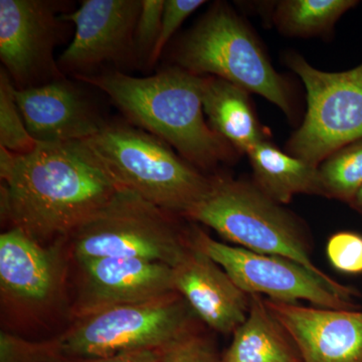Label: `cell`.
<instances>
[{"mask_svg": "<svg viewBox=\"0 0 362 362\" xmlns=\"http://www.w3.org/2000/svg\"><path fill=\"white\" fill-rule=\"evenodd\" d=\"M1 218L40 244L66 239L120 190L85 141L40 143L18 156L0 146Z\"/></svg>", "mask_w": 362, "mask_h": 362, "instance_id": "obj_1", "label": "cell"}, {"mask_svg": "<svg viewBox=\"0 0 362 362\" xmlns=\"http://www.w3.org/2000/svg\"><path fill=\"white\" fill-rule=\"evenodd\" d=\"M77 77L103 90L131 124L168 143L199 170L239 156L204 119L202 76L175 66L146 78L119 71Z\"/></svg>", "mask_w": 362, "mask_h": 362, "instance_id": "obj_2", "label": "cell"}, {"mask_svg": "<svg viewBox=\"0 0 362 362\" xmlns=\"http://www.w3.org/2000/svg\"><path fill=\"white\" fill-rule=\"evenodd\" d=\"M199 317L180 293L73 319L58 337L37 342L40 362L98 358L168 349L199 331Z\"/></svg>", "mask_w": 362, "mask_h": 362, "instance_id": "obj_3", "label": "cell"}, {"mask_svg": "<svg viewBox=\"0 0 362 362\" xmlns=\"http://www.w3.org/2000/svg\"><path fill=\"white\" fill-rule=\"evenodd\" d=\"M120 189L185 216L211 189L207 176L168 143L130 124L106 123L85 140Z\"/></svg>", "mask_w": 362, "mask_h": 362, "instance_id": "obj_4", "label": "cell"}, {"mask_svg": "<svg viewBox=\"0 0 362 362\" xmlns=\"http://www.w3.org/2000/svg\"><path fill=\"white\" fill-rule=\"evenodd\" d=\"M173 59L194 75L221 78L265 98L289 118L296 114L291 83L272 66L251 28L225 2L211 6L182 35Z\"/></svg>", "mask_w": 362, "mask_h": 362, "instance_id": "obj_5", "label": "cell"}, {"mask_svg": "<svg viewBox=\"0 0 362 362\" xmlns=\"http://www.w3.org/2000/svg\"><path fill=\"white\" fill-rule=\"evenodd\" d=\"M201 223L238 246L292 259L329 282H337L314 264L303 223L254 182L214 176L206 197L183 216Z\"/></svg>", "mask_w": 362, "mask_h": 362, "instance_id": "obj_6", "label": "cell"}, {"mask_svg": "<svg viewBox=\"0 0 362 362\" xmlns=\"http://www.w3.org/2000/svg\"><path fill=\"white\" fill-rule=\"evenodd\" d=\"M182 216L120 189L101 213L66 237L71 259L129 258L175 268L192 247Z\"/></svg>", "mask_w": 362, "mask_h": 362, "instance_id": "obj_7", "label": "cell"}, {"mask_svg": "<svg viewBox=\"0 0 362 362\" xmlns=\"http://www.w3.org/2000/svg\"><path fill=\"white\" fill-rule=\"evenodd\" d=\"M286 64L306 89L303 123L286 143V152L314 166L338 149L362 139V64L351 70H317L295 52Z\"/></svg>", "mask_w": 362, "mask_h": 362, "instance_id": "obj_8", "label": "cell"}, {"mask_svg": "<svg viewBox=\"0 0 362 362\" xmlns=\"http://www.w3.org/2000/svg\"><path fill=\"white\" fill-rule=\"evenodd\" d=\"M192 244L220 265L247 295H267L285 303L310 302L334 310H359L354 288L329 282L292 259L259 254L214 240L197 226L192 228Z\"/></svg>", "mask_w": 362, "mask_h": 362, "instance_id": "obj_9", "label": "cell"}, {"mask_svg": "<svg viewBox=\"0 0 362 362\" xmlns=\"http://www.w3.org/2000/svg\"><path fill=\"white\" fill-rule=\"evenodd\" d=\"M66 240L40 244L18 228L0 235L1 310L16 322L37 323L68 297L69 259Z\"/></svg>", "mask_w": 362, "mask_h": 362, "instance_id": "obj_10", "label": "cell"}, {"mask_svg": "<svg viewBox=\"0 0 362 362\" xmlns=\"http://www.w3.org/2000/svg\"><path fill=\"white\" fill-rule=\"evenodd\" d=\"M59 21L51 2L0 1V59L18 89L62 80L52 58Z\"/></svg>", "mask_w": 362, "mask_h": 362, "instance_id": "obj_11", "label": "cell"}, {"mask_svg": "<svg viewBox=\"0 0 362 362\" xmlns=\"http://www.w3.org/2000/svg\"><path fill=\"white\" fill-rule=\"evenodd\" d=\"M77 265L70 319L94 312L149 301L176 292L173 268L129 258L73 259Z\"/></svg>", "mask_w": 362, "mask_h": 362, "instance_id": "obj_12", "label": "cell"}, {"mask_svg": "<svg viewBox=\"0 0 362 362\" xmlns=\"http://www.w3.org/2000/svg\"><path fill=\"white\" fill-rule=\"evenodd\" d=\"M142 0H86L77 11L59 16L76 33L59 57V70L86 75L104 64L119 63L135 49V30Z\"/></svg>", "mask_w": 362, "mask_h": 362, "instance_id": "obj_13", "label": "cell"}, {"mask_svg": "<svg viewBox=\"0 0 362 362\" xmlns=\"http://www.w3.org/2000/svg\"><path fill=\"white\" fill-rule=\"evenodd\" d=\"M264 301L304 362H362V311Z\"/></svg>", "mask_w": 362, "mask_h": 362, "instance_id": "obj_14", "label": "cell"}, {"mask_svg": "<svg viewBox=\"0 0 362 362\" xmlns=\"http://www.w3.org/2000/svg\"><path fill=\"white\" fill-rule=\"evenodd\" d=\"M14 99L28 133L40 143L85 141L106 124L84 95L64 78L14 88Z\"/></svg>", "mask_w": 362, "mask_h": 362, "instance_id": "obj_15", "label": "cell"}, {"mask_svg": "<svg viewBox=\"0 0 362 362\" xmlns=\"http://www.w3.org/2000/svg\"><path fill=\"white\" fill-rule=\"evenodd\" d=\"M173 283L175 291L211 329L230 334L246 320L251 305L250 295L197 247L173 268Z\"/></svg>", "mask_w": 362, "mask_h": 362, "instance_id": "obj_16", "label": "cell"}, {"mask_svg": "<svg viewBox=\"0 0 362 362\" xmlns=\"http://www.w3.org/2000/svg\"><path fill=\"white\" fill-rule=\"evenodd\" d=\"M202 102L209 125L239 154H247L268 139L249 92L214 76H202Z\"/></svg>", "mask_w": 362, "mask_h": 362, "instance_id": "obj_17", "label": "cell"}, {"mask_svg": "<svg viewBox=\"0 0 362 362\" xmlns=\"http://www.w3.org/2000/svg\"><path fill=\"white\" fill-rule=\"evenodd\" d=\"M247 156L255 185L279 204H288L296 194L325 197L318 166L279 149L269 138L258 143Z\"/></svg>", "mask_w": 362, "mask_h": 362, "instance_id": "obj_18", "label": "cell"}, {"mask_svg": "<svg viewBox=\"0 0 362 362\" xmlns=\"http://www.w3.org/2000/svg\"><path fill=\"white\" fill-rule=\"evenodd\" d=\"M251 305L245 322L233 332L232 345L223 362H294L283 328L259 295H250Z\"/></svg>", "mask_w": 362, "mask_h": 362, "instance_id": "obj_19", "label": "cell"}, {"mask_svg": "<svg viewBox=\"0 0 362 362\" xmlns=\"http://www.w3.org/2000/svg\"><path fill=\"white\" fill-rule=\"evenodd\" d=\"M357 4L356 0H282L274 4L272 20L287 37H328L343 14Z\"/></svg>", "mask_w": 362, "mask_h": 362, "instance_id": "obj_20", "label": "cell"}, {"mask_svg": "<svg viewBox=\"0 0 362 362\" xmlns=\"http://www.w3.org/2000/svg\"><path fill=\"white\" fill-rule=\"evenodd\" d=\"M318 169L325 197L351 204L362 187V139L333 152Z\"/></svg>", "mask_w": 362, "mask_h": 362, "instance_id": "obj_21", "label": "cell"}, {"mask_svg": "<svg viewBox=\"0 0 362 362\" xmlns=\"http://www.w3.org/2000/svg\"><path fill=\"white\" fill-rule=\"evenodd\" d=\"M14 86L4 68L0 70V146L18 156L30 153L39 142L28 133L14 99Z\"/></svg>", "mask_w": 362, "mask_h": 362, "instance_id": "obj_22", "label": "cell"}, {"mask_svg": "<svg viewBox=\"0 0 362 362\" xmlns=\"http://www.w3.org/2000/svg\"><path fill=\"white\" fill-rule=\"evenodd\" d=\"M326 254L333 268L349 275L362 274V235L339 232L331 235Z\"/></svg>", "mask_w": 362, "mask_h": 362, "instance_id": "obj_23", "label": "cell"}, {"mask_svg": "<svg viewBox=\"0 0 362 362\" xmlns=\"http://www.w3.org/2000/svg\"><path fill=\"white\" fill-rule=\"evenodd\" d=\"M206 4L204 0H165L160 32L147 65H156L169 40L190 14Z\"/></svg>", "mask_w": 362, "mask_h": 362, "instance_id": "obj_24", "label": "cell"}, {"mask_svg": "<svg viewBox=\"0 0 362 362\" xmlns=\"http://www.w3.org/2000/svg\"><path fill=\"white\" fill-rule=\"evenodd\" d=\"M164 0H142L135 30V49L141 61L148 62L160 32Z\"/></svg>", "mask_w": 362, "mask_h": 362, "instance_id": "obj_25", "label": "cell"}, {"mask_svg": "<svg viewBox=\"0 0 362 362\" xmlns=\"http://www.w3.org/2000/svg\"><path fill=\"white\" fill-rule=\"evenodd\" d=\"M162 362H221L213 343L199 331L166 350Z\"/></svg>", "mask_w": 362, "mask_h": 362, "instance_id": "obj_26", "label": "cell"}, {"mask_svg": "<svg viewBox=\"0 0 362 362\" xmlns=\"http://www.w3.org/2000/svg\"><path fill=\"white\" fill-rule=\"evenodd\" d=\"M168 349L133 350V351L122 352L115 356L98 357V358L71 359V361L64 362H162Z\"/></svg>", "mask_w": 362, "mask_h": 362, "instance_id": "obj_27", "label": "cell"}, {"mask_svg": "<svg viewBox=\"0 0 362 362\" xmlns=\"http://www.w3.org/2000/svg\"><path fill=\"white\" fill-rule=\"evenodd\" d=\"M349 206H351L352 209H356L357 213L362 216V187L359 189V192H357L356 197H354V201L351 202Z\"/></svg>", "mask_w": 362, "mask_h": 362, "instance_id": "obj_28", "label": "cell"}, {"mask_svg": "<svg viewBox=\"0 0 362 362\" xmlns=\"http://www.w3.org/2000/svg\"><path fill=\"white\" fill-rule=\"evenodd\" d=\"M221 362H223V361H221Z\"/></svg>", "mask_w": 362, "mask_h": 362, "instance_id": "obj_29", "label": "cell"}]
</instances>
